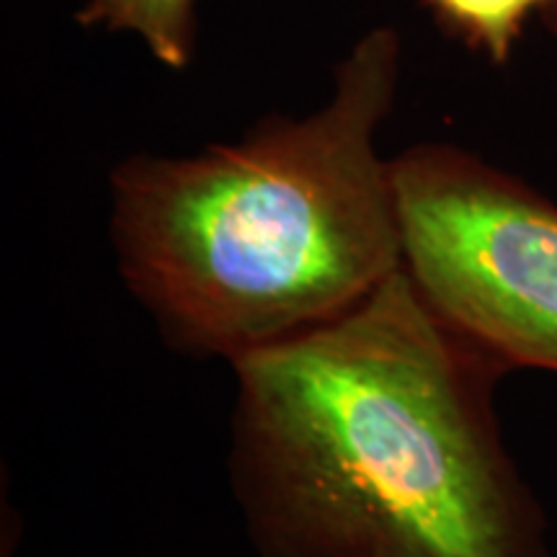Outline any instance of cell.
<instances>
[{
  "label": "cell",
  "mask_w": 557,
  "mask_h": 557,
  "mask_svg": "<svg viewBox=\"0 0 557 557\" xmlns=\"http://www.w3.org/2000/svg\"><path fill=\"white\" fill-rule=\"evenodd\" d=\"M403 267L426 302L506 372L557 374V205L478 152L393 158Z\"/></svg>",
  "instance_id": "cell-3"
},
{
  "label": "cell",
  "mask_w": 557,
  "mask_h": 557,
  "mask_svg": "<svg viewBox=\"0 0 557 557\" xmlns=\"http://www.w3.org/2000/svg\"><path fill=\"white\" fill-rule=\"evenodd\" d=\"M233 372L230 485L261 557H557L500 434L508 372L406 267Z\"/></svg>",
  "instance_id": "cell-1"
},
{
  "label": "cell",
  "mask_w": 557,
  "mask_h": 557,
  "mask_svg": "<svg viewBox=\"0 0 557 557\" xmlns=\"http://www.w3.org/2000/svg\"><path fill=\"white\" fill-rule=\"evenodd\" d=\"M540 21H542V26H545V32L555 39V45H557V0H553V3H549L547 9L540 13Z\"/></svg>",
  "instance_id": "cell-5"
},
{
  "label": "cell",
  "mask_w": 557,
  "mask_h": 557,
  "mask_svg": "<svg viewBox=\"0 0 557 557\" xmlns=\"http://www.w3.org/2000/svg\"><path fill=\"white\" fill-rule=\"evenodd\" d=\"M429 11L457 34L470 50L483 54L493 65H506L513 47L532 16L553 0H423Z\"/></svg>",
  "instance_id": "cell-4"
},
{
  "label": "cell",
  "mask_w": 557,
  "mask_h": 557,
  "mask_svg": "<svg viewBox=\"0 0 557 557\" xmlns=\"http://www.w3.org/2000/svg\"><path fill=\"white\" fill-rule=\"evenodd\" d=\"M403 41L374 26L333 70L323 107L271 116L194 156L124 158L109 233L160 338L230 364L336 320L403 269L393 158L377 132Z\"/></svg>",
  "instance_id": "cell-2"
}]
</instances>
